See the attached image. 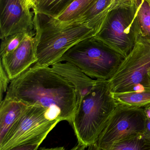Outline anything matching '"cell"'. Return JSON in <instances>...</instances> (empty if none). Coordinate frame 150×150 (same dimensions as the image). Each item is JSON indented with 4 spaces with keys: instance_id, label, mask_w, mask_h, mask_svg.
I'll return each instance as SVG.
<instances>
[{
    "instance_id": "10",
    "label": "cell",
    "mask_w": 150,
    "mask_h": 150,
    "mask_svg": "<svg viewBox=\"0 0 150 150\" xmlns=\"http://www.w3.org/2000/svg\"><path fill=\"white\" fill-rule=\"evenodd\" d=\"M33 34H27L18 47L1 58V64L11 81L29 69L37 61Z\"/></svg>"
},
{
    "instance_id": "27",
    "label": "cell",
    "mask_w": 150,
    "mask_h": 150,
    "mask_svg": "<svg viewBox=\"0 0 150 150\" xmlns=\"http://www.w3.org/2000/svg\"><path fill=\"white\" fill-rule=\"evenodd\" d=\"M148 75H149V82L150 83V69L149 70V73H148Z\"/></svg>"
},
{
    "instance_id": "9",
    "label": "cell",
    "mask_w": 150,
    "mask_h": 150,
    "mask_svg": "<svg viewBox=\"0 0 150 150\" xmlns=\"http://www.w3.org/2000/svg\"><path fill=\"white\" fill-rule=\"evenodd\" d=\"M32 13L26 11L21 0H0V38L16 33L33 34Z\"/></svg>"
},
{
    "instance_id": "11",
    "label": "cell",
    "mask_w": 150,
    "mask_h": 150,
    "mask_svg": "<svg viewBox=\"0 0 150 150\" xmlns=\"http://www.w3.org/2000/svg\"><path fill=\"white\" fill-rule=\"evenodd\" d=\"M53 71L68 80L75 87L77 97V106L92 90L96 79H92L75 65L65 62H58L51 66Z\"/></svg>"
},
{
    "instance_id": "13",
    "label": "cell",
    "mask_w": 150,
    "mask_h": 150,
    "mask_svg": "<svg viewBox=\"0 0 150 150\" xmlns=\"http://www.w3.org/2000/svg\"><path fill=\"white\" fill-rule=\"evenodd\" d=\"M118 1L97 0L78 21L93 29L96 35L108 12Z\"/></svg>"
},
{
    "instance_id": "23",
    "label": "cell",
    "mask_w": 150,
    "mask_h": 150,
    "mask_svg": "<svg viewBox=\"0 0 150 150\" xmlns=\"http://www.w3.org/2000/svg\"><path fill=\"white\" fill-rule=\"evenodd\" d=\"M40 144H25L16 146L9 150H38Z\"/></svg>"
},
{
    "instance_id": "16",
    "label": "cell",
    "mask_w": 150,
    "mask_h": 150,
    "mask_svg": "<svg viewBox=\"0 0 150 150\" xmlns=\"http://www.w3.org/2000/svg\"><path fill=\"white\" fill-rule=\"evenodd\" d=\"M117 103L136 107H142L150 103V88L141 91L113 93Z\"/></svg>"
},
{
    "instance_id": "19",
    "label": "cell",
    "mask_w": 150,
    "mask_h": 150,
    "mask_svg": "<svg viewBox=\"0 0 150 150\" xmlns=\"http://www.w3.org/2000/svg\"><path fill=\"white\" fill-rule=\"evenodd\" d=\"M27 34L28 33H19L2 39L0 49L1 58L17 48Z\"/></svg>"
},
{
    "instance_id": "8",
    "label": "cell",
    "mask_w": 150,
    "mask_h": 150,
    "mask_svg": "<svg viewBox=\"0 0 150 150\" xmlns=\"http://www.w3.org/2000/svg\"><path fill=\"white\" fill-rule=\"evenodd\" d=\"M146 119L141 107L117 103L115 110L96 141L98 148L104 150L116 142L141 134L145 129Z\"/></svg>"
},
{
    "instance_id": "3",
    "label": "cell",
    "mask_w": 150,
    "mask_h": 150,
    "mask_svg": "<svg viewBox=\"0 0 150 150\" xmlns=\"http://www.w3.org/2000/svg\"><path fill=\"white\" fill-rule=\"evenodd\" d=\"M117 105L109 80L96 79L92 90L77 105L71 125L77 143L87 148L95 143Z\"/></svg>"
},
{
    "instance_id": "6",
    "label": "cell",
    "mask_w": 150,
    "mask_h": 150,
    "mask_svg": "<svg viewBox=\"0 0 150 150\" xmlns=\"http://www.w3.org/2000/svg\"><path fill=\"white\" fill-rule=\"evenodd\" d=\"M150 41L138 38L132 51L109 80L112 93L141 91L150 88Z\"/></svg>"
},
{
    "instance_id": "22",
    "label": "cell",
    "mask_w": 150,
    "mask_h": 150,
    "mask_svg": "<svg viewBox=\"0 0 150 150\" xmlns=\"http://www.w3.org/2000/svg\"><path fill=\"white\" fill-rule=\"evenodd\" d=\"M24 9L28 12H31V9H33L35 7L37 0H21Z\"/></svg>"
},
{
    "instance_id": "26",
    "label": "cell",
    "mask_w": 150,
    "mask_h": 150,
    "mask_svg": "<svg viewBox=\"0 0 150 150\" xmlns=\"http://www.w3.org/2000/svg\"><path fill=\"white\" fill-rule=\"evenodd\" d=\"M86 150H100L98 148L96 143L93 144L88 147Z\"/></svg>"
},
{
    "instance_id": "5",
    "label": "cell",
    "mask_w": 150,
    "mask_h": 150,
    "mask_svg": "<svg viewBox=\"0 0 150 150\" xmlns=\"http://www.w3.org/2000/svg\"><path fill=\"white\" fill-rule=\"evenodd\" d=\"M124 58L102 41L92 37L72 47L58 62L72 63L92 78L109 80Z\"/></svg>"
},
{
    "instance_id": "2",
    "label": "cell",
    "mask_w": 150,
    "mask_h": 150,
    "mask_svg": "<svg viewBox=\"0 0 150 150\" xmlns=\"http://www.w3.org/2000/svg\"><path fill=\"white\" fill-rule=\"evenodd\" d=\"M33 11L37 66L50 67L77 43L94 37V30L77 21L63 23L55 18Z\"/></svg>"
},
{
    "instance_id": "21",
    "label": "cell",
    "mask_w": 150,
    "mask_h": 150,
    "mask_svg": "<svg viewBox=\"0 0 150 150\" xmlns=\"http://www.w3.org/2000/svg\"><path fill=\"white\" fill-rule=\"evenodd\" d=\"M87 148L77 143L76 146L70 149H67L64 147H57L54 148H42L39 150H86Z\"/></svg>"
},
{
    "instance_id": "24",
    "label": "cell",
    "mask_w": 150,
    "mask_h": 150,
    "mask_svg": "<svg viewBox=\"0 0 150 150\" xmlns=\"http://www.w3.org/2000/svg\"><path fill=\"white\" fill-rule=\"evenodd\" d=\"M143 136L150 141V120L146 119L145 129L142 134Z\"/></svg>"
},
{
    "instance_id": "14",
    "label": "cell",
    "mask_w": 150,
    "mask_h": 150,
    "mask_svg": "<svg viewBox=\"0 0 150 150\" xmlns=\"http://www.w3.org/2000/svg\"><path fill=\"white\" fill-rule=\"evenodd\" d=\"M97 0H74L56 17L59 22L69 23L78 21Z\"/></svg>"
},
{
    "instance_id": "17",
    "label": "cell",
    "mask_w": 150,
    "mask_h": 150,
    "mask_svg": "<svg viewBox=\"0 0 150 150\" xmlns=\"http://www.w3.org/2000/svg\"><path fill=\"white\" fill-rule=\"evenodd\" d=\"M74 0H37L33 11L55 18Z\"/></svg>"
},
{
    "instance_id": "20",
    "label": "cell",
    "mask_w": 150,
    "mask_h": 150,
    "mask_svg": "<svg viewBox=\"0 0 150 150\" xmlns=\"http://www.w3.org/2000/svg\"><path fill=\"white\" fill-rule=\"evenodd\" d=\"M0 100H3L4 93H6L8 90L11 80L5 72L1 64L0 63Z\"/></svg>"
},
{
    "instance_id": "7",
    "label": "cell",
    "mask_w": 150,
    "mask_h": 150,
    "mask_svg": "<svg viewBox=\"0 0 150 150\" xmlns=\"http://www.w3.org/2000/svg\"><path fill=\"white\" fill-rule=\"evenodd\" d=\"M60 122L49 119L43 107L29 106L0 142V150L25 144L41 145Z\"/></svg>"
},
{
    "instance_id": "25",
    "label": "cell",
    "mask_w": 150,
    "mask_h": 150,
    "mask_svg": "<svg viewBox=\"0 0 150 150\" xmlns=\"http://www.w3.org/2000/svg\"><path fill=\"white\" fill-rule=\"evenodd\" d=\"M144 112L146 116V118L150 120V103L142 107Z\"/></svg>"
},
{
    "instance_id": "15",
    "label": "cell",
    "mask_w": 150,
    "mask_h": 150,
    "mask_svg": "<svg viewBox=\"0 0 150 150\" xmlns=\"http://www.w3.org/2000/svg\"><path fill=\"white\" fill-rule=\"evenodd\" d=\"M136 20L138 38L150 41V0H141Z\"/></svg>"
},
{
    "instance_id": "4",
    "label": "cell",
    "mask_w": 150,
    "mask_h": 150,
    "mask_svg": "<svg viewBox=\"0 0 150 150\" xmlns=\"http://www.w3.org/2000/svg\"><path fill=\"white\" fill-rule=\"evenodd\" d=\"M141 0H118L94 38L127 57L138 38L136 16Z\"/></svg>"
},
{
    "instance_id": "1",
    "label": "cell",
    "mask_w": 150,
    "mask_h": 150,
    "mask_svg": "<svg viewBox=\"0 0 150 150\" xmlns=\"http://www.w3.org/2000/svg\"><path fill=\"white\" fill-rule=\"evenodd\" d=\"M4 98L41 106L50 120L71 125L77 108L75 87L50 67L33 65L11 81Z\"/></svg>"
},
{
    "instance_id": "12",
    "label": "cell",
    "mask_w": 150,
    "mask_h": 150,
    "mask_svg": "<svg viewBox=\"0 0 150 150\" xmlns=\"http://www.w3.org/2000/svg\"><path fill=\"white\" fill-rule=\"evenodd\" d=\"M29 106L21 101L4 98L0 102V142Z\"/></svg>"
},
{
    "instance_id": "18",
    "label": "cell",
    "mask_w": 150,
    "mask_h": 150,
    "mask_svg": "<svg viewBox=\"0 0 150 150\" xmlns=\"http://www.w3.org/2000/svg\"><path fill=\"white\" fill-rule=\"evenodd\" d=\"M104 150H150V141L141 134L116 142Z\"/></svg>"
}]
</instances>
